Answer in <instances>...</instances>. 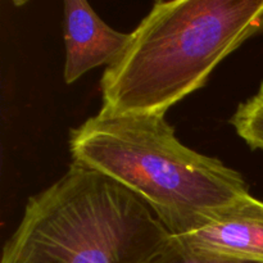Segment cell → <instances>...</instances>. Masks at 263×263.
I'll use <instances>...</instances> for the list:
<instances>
[{
  "label": "cell",
  "mask_w": 263,
  "mask_h": 263,
  "mask_svg": "<svg viewBox=\"0 0 263 263\" xmlns=\"http://www.w3.org/2000/svg\"><path fill=\"white\" fill-rule=\"evenodd\" d=\"M263 32V0H158L100 80L110 116H166L216 67Z\"/></svg>",
  "instance_id": "cell-1"
},
{
  "label": "cell",
  "mask_w": 263,
  "mask_h": 263,
  "mask_svg": "<svg viewBox=\"0 0 263 263\" xmlns=\"http://www.w3.org/2000/svg\"><path fill=\"white\" fill-rule=\"evenodd\" d=\"M68 144L72 163L133 193L174 236L249 193L241 174L187 148L164 116L99 112L71 130Z\"/></svg>",
  "instance_id": "cell-2"
},
{
  "label": "cell",
  "mask_w": 263,
  "mask_h": 263,
  "mask_svg": "<svg viewBox=\"0 0 263 263\" xmlns=\"http://www.w3.org/2000/svg\"><path fill=\"white\" fill-rule=\"evenodd\" d=\"M174 243L133 193L72 163L28 199L0 263H159Z\"/></svg>",
  "instance_id": "cell-3"
},
{
  "label": "cell",
  "mask_w": 263,
  "mask_h": 263,
  "mask_svg": "<svg viewBox=\"0 0 263 263\" xmlns=\"http://www.w3.org/2000/svg\"><path fill=\"white\" fill-rule=\"evenodd\" d=\"M175 238L200 256L263 263V202L248 193L210 211L194 229Z\"/></svg>",
  "instance_id": "cell-4"
},
{
  "label": "cell",
  "mask_w": 263,
  "mask_h": 263,
  "mask_svg": "<svg viewBox=\"0 0 263 263\" xmlns=\"http://www.w3.org/2000/svg\"><path fill=\"white\" fill-rule=\"evenodd\" d=\"M63 14V77L67 85L76 82L91 69L109 67L130 44L131 32H120L108 26L86 0H66Z\"/></svg>",
  "instance_id": "cell-5"
},
{
  "label": "cell",
  "mask_w": 263,
  "mask_h": 263,
  "mask_svg": "<svg viewBox=\"0 0 263 263\" xmlns=\"http://www.w3.org/2000/svg\"><path fill=\"white\" fill-rule=\"evenodd\" d=\"M230 123L249 148L263 151V82L253 97L239 104Z\"/></svg>",
  "instance_id": "cell-6"
},
{
  "label": "cell",
  "mask_w": 263,
  "mask_h": 263,
  "mask_svg": "<svg viewBox=\"0 0 263 263\" xmlns=\"http://www.w3.org/2000/svg\"><path fill=\"white\" fill-rule=\"evenodd\" d=\"M175 238V236H174ZM159 263H238L231 261H223L218 258H211V257L200 256L185 248L176 238H175L174 247L171 251L166 254L163 259Z\"/></svg>",
  "instance_id": "cell-7"
}]
</instances>
